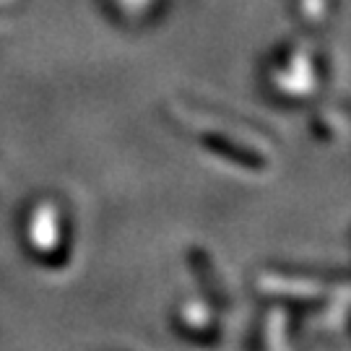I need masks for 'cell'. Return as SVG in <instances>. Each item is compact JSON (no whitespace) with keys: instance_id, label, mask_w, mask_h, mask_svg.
<instances>
[{"instance_id":"cell-1","label":"cell","mask_w":351,"mask_h":351,"mask_svg":"<svg viewBox=\"0 0 351 351\" xmlns=\"http://www.w3.org/2000/svg\"><path fill=\"white\" fill-rule=\"evenodd\" d=\"M265 291H274V294H291V297H317L323 287L320 284H310V281H291V278H274L265 276L263 281Z\"/></svg>"}]
</instances>
